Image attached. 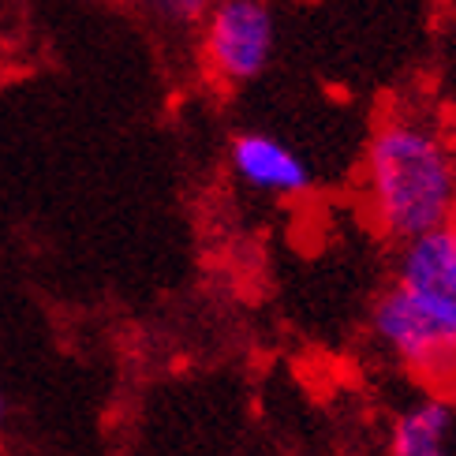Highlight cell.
Returning <instances> with one entry per match:
<instances>
[{
    "mask_svg": "<svg viewBox=\"0 0 456 456\" xmlns=\"http://www.w3.org/2000/svg\"><path fill=\"white\" fill-rule=\"evenodd\" d=\"M228 173L262 199H303L314 187L307 158L270 131H236L228 139Z\"/></svg>",
    "mask_w": 456,
    "mask_h": 456,
    "instance_id": "4",
    "label": "cell"
},
{
    "mask_svg": "<svg viewBox=\"0 0 456 456\" xmlns=\"http://www.w3.org/2000/svg\"><path fill=\"white\" fill-rule=\"evenodd\" d=\"M206 75L228 90L251 86L277 56V12L270 0H217L199 27Z\"/></svg>",
    "mask_w": 456,
    "mask_h": 456,
    "instance_id": "3",
    "label": "cell"
},
{
    "mask_svg": "<svg viewBox=\"0 0 456 456\" xmlns=\"http://www.w3.org/2000/svg\"><path fill=\"white\" fill-rule=\"evenodd\" d=\"M452 232H456V221H452Z\"/></svg>",
    "mask_w": 456,
    "mask_h": 456,
    "instance_id": "8",
    "label": "cell"
},
{
    "mask_svg": "<svg viewBox=\"0 0 456 456\" xmlns=\"http://www.w3.org/2000/svg\"><path fill=\"white\" fill-rule=\"evenodd\" d=\"M386 456H456V396L423 393L393 415Z\"/></svg>",
    "mask_w": 456,
    "mask_h": 456,
    "instance_id": "5",
    "label": "cell"
},
{
    "mask_svg": "<svg viewBox=\"0 0 456 456\" xmlns=\"http://www.w3.org/2000/svg\"><path fill=\"white\" fill-rule=\"evenodd\" d=\"M8 419H12V401H8V389L0 386V438H4V430H8Z\"/></svg>",
    "mask_w": 456,
    "mask_h": 456,
    "instance_id": "7",
    "label": "cell"
},
{
    "mask_svg": "<svg viewBox=\"0 0 456 456\" xmlns=\"http://www.w3.org/2000/svg\"><path fill=\"white\" fill-rule=\"evenodd\" d=\"M359 191L389 243L430 236L456 221V139L419 109H393L374 124Z\"/></svg>",
    "mask_w": 456,
    "mask_h": 456,
    "instance_id": "1",
    "label": "cell"
},
{
    "mask_svg": "<svg viewBox=\"0 0 456 456\" xmlns=\"http://www.w3.org/2000/svg\"><path fill=\"white\" fill-rule=\"evenodd\" d=\"M370 337L401 370L430 386V393H456V232L396 247L393 284L370 307Z\"/></svg>",
    "mask_w": 456,
    "mask_h": 456,
    "instance_id": "2",
    "label": "cell"
},
{
    "mask_svg": "<svg viewBox=\"0 0 456 456\" xmlns=\"http://www.w3.org/2000/svg\"><path fill=\"white\" fill-rule=\"evenodd\" d=\"M131 15L146 19L150 27L168 30V34H191L202 27V19L210 15L217 0H117Z\"/></svg>",
    "mask_w": 456,
    "mask_h": 456,
    "instance_id": "6",
    "label": "cell"
}]
</instances>
